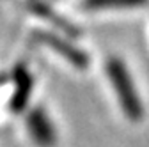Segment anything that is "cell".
I'll list each match as a JSON object with an SVG mask.
<instances>
[{
	"mask_svg": "<svg viewBox=\"0 0 149 147\" xmlns=\"http://www.w3.org/2000/svg\"><path fill=\"white\" fill-rule=\"evenodd\" d=\"M29 128H30L32 137H34L37 142H41V144H50V142H52L53 131H52L50 121L46 119V115H45L43 112H34V114L30 115Z\"/></svg>",
	"mask_w": 149,
	"mask_h": 147,
	"instance_id": "cell-2",
	"label": "cell"
},
{
	"mask_svg": "<svg viewBox=\"0 0 149 147\" xmlns=\"http://www.w3.org/2000/svg\"><path fill=\"white\" fill-rule=\"evenodd\" d=\"M149 0H84V9H128L142 7Z\"/></svg>",
	"mask_w": 149,
	"mask_h": 147,
	"instance_id": "cell-3",
	"label": "cell"
},
{
	"mask_svg": "<svg viewBox=\"0 0 149 147\" xmlns=\"http://www.w3.org/2000/svg\"><path fill=\"white\" fill-rule=\"evenodd\" d=\"M108 76L114 83L119 99L123 101V106L126 108V112L132 115L133 119H137V115H140V103H137V96L133 92V85L128 78V73L123 67V64L119 60H110L108 62Z\"/></svg>",
	"mask_w": 149,
	"mask_h": 147,
	"instance_id": "cell-1",
	"label": "cell"
}]
</instances>
